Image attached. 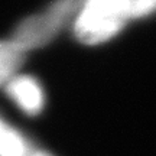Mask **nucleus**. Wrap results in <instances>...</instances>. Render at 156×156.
<instances>
[{"label": "nucleus", "mask_w": 156, "mask_h": 156, "mask_svg": "<svg viewBox=\"0 0 156 156\" xmlns=\"http://www.w3.org/2000/svg\"><path fill=\"white\" fill-rule=\"evenodd\" d=\"M25 52L12 41H0V85H6L22 67Z\"/></svg>", "instance_id": "39448f33"}, {"label": "nucleus", "mask_w": 156, "mask_h": 156, "mask_svg": "<svg viewBox=\"0 0 156 156\" xmlns=\"http://www.w3.org/2000/svg\"><path fill=\"white\" fill-rule=\"evenodd\" d=\"M34 146L17 129L0 117V156H29Z\"/></svg>", "instance_id": "20e7f679"}, {"label": "nucleus", "mask_w": 156, "mask_h": 156, "mask_svg": "<svg viewBox=\"0 0 156 156\" xmlns=\"http://www.w3.org/2000/svg\"><path fill=\"white\" fill-rule=\"evenodd\" d=\"M85 0H55L42 13L25 19L13 32L12 42L23 52L48 45L81 10Z\"/></svg>", "instance_id": "f03ea898"}, {"label": "nucleus", "mask_w": 156, "mask_h": 156, "mask_svg": "<svg viewBox=\"0 0 156 156\" xmlns=\"http://www.w3.org/2000/svg\"><path fill=\"white\" fill-rule=\"evenodd\" d=\"M6 94L28 116H38L45 106L44 88L30 75H15L9 80Z\"/></svg>", "instance_id": "7ed1b4c3"}, {"label": "nucleus", "mask_w": 156, "mask_h": 156, "mask_svg": "<svg viewBox=\"0 0 156 156\" xmlns=\"http://www.w3.org/2000/svg\"><path fill=\"white\" fill-rule=\"evenodd\" d=\"M156 12V0H132L130 16L133 19L145 17Z\"/></svg>", "instance_id": "423d86ee"}, {"label": "nucleus", "mask_w": 156, "mask_h": 156, "mask_svg": "<svg viewBox=\"0 0 156 156\" xmlns=\"http://www.w3.org/2000/svg\"><path fill=\"white\" fill-rule=\"evenodd\" d=\"M132 0H85L74 20L75 38L85 45H100L116 36L130 16Z\"/></svg>", "instance_id": "f257e3e1"}, {"label": "nucleus", "mask_w": 156, "mask_h": 156, "mask_svg": "<svg viewBox=\"0 0 156 156\" xmlns=\"http://www.w3.org/2000/svg\"><path fill=\"white\" fill-rule=\"evenodd\" d=\"M29 156H54V155H51L49 152H46V151H44V149H32L30 151V155Z\"/></svg>", "instance_id": "0eeeda50"}]
</instances>
